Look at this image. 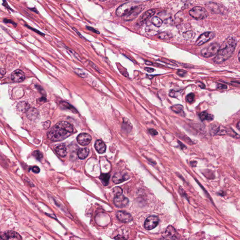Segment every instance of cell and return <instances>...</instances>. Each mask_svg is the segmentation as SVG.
Wrapping results in <instances>:
<instances>
[{
    "mask_svg": "<svg viewBox=\"0 0 240 240\" xmlns=\"http://www.w3.org/2000/svg\"><path fill=\"white\" fill-rule=\"evenodd\" d=\"M73 131V127L69 123L60 121L51 129L47 134V137L53 141H60L70 136Z\"/></svg>",
    "mask_w": 240,
    "mask_h": 240,
    "instance_id": "cell-1",
    "label": "cell"
},
{
    "mask_svg": "<svg viewBox=\"0 0 240 240\" xmlns=\"http://www.w3.org/2000/svg\"><path fill=\"white\" fill-rule=\"evenodd\" d=\"M237 40L233 37L227 38L220 47L217 55L213 59L214 63L220 64L229 58L235 50L237 45Z\"/></svg>",
    "mask_w": 240,
    "mask_h": 240,
    "instance_id": "cell-2",
    "label": "cell"
},
{
    "mask_svg": "<svg viewBox=\"0 0 240 240\" xmlns=\"http://www.w3.org/2000/svg\"><path fill=\"white\" fill-rule=\"evenodd\" d=\"M190 16L197 20L206 18L209 15L208 11L204 8L200 6L193 7L189 12Z\"/></svg>",
    "mask_w": 240,
    "mask_h": 240,
    "instance_id": "cell-3",
    "label": "cell"
},
{
    "mask_svg": "<svg viewBox=\"0 0 240 240\" xmlns=\"http://www.w3.org/2000/svg\"><path fill=\"white\" fill-rule=\"evenodd\" d=\"M220 47V44L218 43H212L201 50V55L204 57L209 58L212 57L217 54Z\"/></svg>",
    "mask_w": 240,
    "mask_h": 240,
    "instance_id": "cell-4",
    "label": "cell"
},
{
    "mask_svg": "<svg viewBox=\"0 0 240 240\" xmlns=\"http://www.w3.org/2000/svg\"><path fill=\"white\" fill-rule=\"evenodd\" d=\"M160 240H180V236L173 227L169 226L162 235Z\"/></svg>",
    "mask_w": 240,
    "mask_h": 240,
    "instance_id": "cell-5",
    "label": "cell"
},
{
    "mask_svg": "<svg viewBox=\"0 0 240 240\" xmlns=\"http://www.w3.org/2000/svg\"><path fill=\"white\" fill-rule=\"evenodd\" d=\"M135 5L131 2H128L124 4H121L117 9L116 11V14L118 16H125L129 13V12L133 9Z\"/></svg>",
    "mask_w": 240,
    "mask_h": 240,
    "instance_id": "cell-6",
    "label": "cell"
},
{
    "mask_svg": "<svg viewBox=\"0 0 240 240\" xmlns=\"http://www.w3.org/2000/svg\"><path fill=\"white\" fill-rule=\"evenodd\" d=\"M214 37L215 34L213 32H204L198 38L196 42L195 45L197 46H200L210 40H212Z\"/></svg>",
    "mask_w": 240,
    "mask_h": 240,
    "instance_id": "cell-7",
    "label": "cell"
},
{
    "mask_svg": "<svg viewBox=\"0 0 240 240\" xmlns=\"http://www.w3.org/2000/svg\"><path fill=\"white\" fill-rule=\"evenodd\" d=\"M0 240H22V238L18 233L8 231L0 234Z\"/></svg>",
    "mask_w": 240,
    "mask_h": 240,
    "instance_id": "cell-8",
    "label": "cell"
},
{
    "mask_svg": "<svg viewBox=\"0 0 240 240\" xmlns=\"http://www.w3.org/2000/svg\"><path fill=\"white\" fill-rule=\"evenodd\" d=\"M159 222L158 217L151 216L148 217L144 222V226L147 230H152L158 226Z\"/></svg>",
    "mask_w": 240,
    "mask_h": 240,
    "instance_id": "cell-9",
    "label": "cell"
},
{
    "mask_svg": "<svg viewBox=\"0 0 240 240\" xmlns=\"http://www.w3.org/2000/svg\"><path fill=\"white\" fill-rule=\"evenodd\" d=\"M144 9L143 5L135 7L128 15L125 16V20L127 21H130L135 19Z\"/></svg>",
    "mask_w": 240,
    "mask_h": 240,
    "instance_id": "cell-10",
    "label": "cell"
},
{
    "mask_svg": "<svg viewBox=\"0 0 240 240\" xmlns=\"http://www.w3.org/2000/svg\"><path fill=\"white\" fill-rule=\"evenodd\" d=\"M114 201L115 206L120 208L126 207L129 202L128 198L123 195L115 196Z\"/></svg>",
    "mask_w": 240,
    "mask_h": 240,
    "instance_id": "cell-11",
    "label": "cell"
},
{
    "mask_svg": "<svg viewBox=\"0 0 240 240\" xmlns=\"http://www.w3.org/2000/svg\"><path fill=\"white\" fill-rule=\"evenodd\" d=\"M155 13V10L153 9H149V10H147V11L145 12L140 17V18L137 21V25L138 26H142V24H143L144 23H146V21L148 20L149 18H150L152 17V16L154 15Z\"/></svg>",
    "mask_w": 240,
    "mask_h": 240,
    "instance_id": "cell-12",
    "label": "cell"
},
{
    "mask_svg": "<svg viewBox=\"0 0 240 240\" xmlns=\"http://www.w3.org/2000/svg\"><path fill=\"white\" fill-rule=\"evenodd\" d=\"M92 140V137L87 133H81L77 137V141L82 146H87Z\"/></svg>",
    "mask_w": 240,
    "mask_h": 240,
    "instance_id": "cell-13",
    "label": "cell"
},
{
    "mask_svg": "<svg viewBox=\"0 0 240 240\" xmlns=\"http://www.w3.org/2000/svg\"><path fill=\"white\" fill-rule=\"evenodd\" d=\"M12 80L15 82H23L25 78V74L24 72L20 69H17L13 71L11 75Z\"/></svg>",
    "mask_w": 240,
    "mask_h": 240,
    "instance_id": "cell-14",
    "label": "cell"
},
{
    "mask_svg": "<svg viewBox=\"0 0 240 240\" xmlns=\"http://www.w3.org/2000/svg\"><path fill=\"white\" fill-rule=\"evenodd\" d=\"M116 216L120 221L123 222H130L132 220L131 215L124 211H119L117 212Z\"/></svg>",
    "mask_w": 240,
    "mask_h": 240,
    "instance_id": "cell-15",
    "label": "cell"
},
{
    "mask_svg": "<svg viewBox=\"0 0 240 240\" xmlns=\"http://www.w3.org/2000/svg\"><path fill=\"white\" fill-rule=\"evenodd\" d=\"M129 178V177L128 175L122 172H118L114 175L112 180L113 182L115 183V184H118L128 180Z\"/></svg>",
    "mask_w": 240,
    "mask_h": 240,
    "instance_id": "cell-16",
    "label": "cell"
},
{
    "mask_svg": "<svg viewBox=\"0 0 240 240\" xmlns=\"http://www.w3.org/2000/svg\"><path fill=\"white\" fill-rule=\"evenodd\" d=\"M55 152L58 154L61 157H64L66 156L67 154V151L66 146L64 144H59L58 146H56L55 148Z\"/></svg>",
    "mask_w": 240,
    "mask_h": 240,
    "instance_id": "cell-17",
    "label": "cell"
},
{
    "mask_svg": "<svg viewBox=\"0 0 240 240\" xmlns=\"http://www.w3.org/2000/svg\"><path fill=\"white\" fill-rule=\"evenodd\" d=\"M95 148L97 152L100 153H103L106 152V146L102 141L98 140L95 144Z\"/></svg>",
    "mask_w": 240,
    "mask_h": 240,
    "instance_id": "cell-18",
    "label": "cell"
},
{
    "mask_svg": "<svg viewBox=\"0 0 240 240\" xmlns=\"http://www.w3.org/2000/svg\"><path fill=\"white\" fill-rule=\"evenodd\" d=\"M17 109L18 111L21 112H26L30 109V105L28 103L25 101H21L18 103L17 106Z\"/></svg>",
    "mask_w": 240,
    "mask_h": 240,
    "instance_id": "cell-19",
    "label": "cell"
},
{
    "mask_svg": "<svg viewBox=\"0 0 240 240\" xmlns=\"http://www.w3.org/2000/svg\"><path fill=\"white\" fill-rule=\"evenodd\" d=\"M206 6H207L208 9L211 10V12H212V13H219L220 11V8L219 6V5L217 3H211L210 4L206 5Z\"/></svg>",
    "mask_w": 240,
    "mask_h": 240,
    "instance_id": "cell-20",
    "label": "cell"
},
{
    "mask_svg": "<svg viewBox=\"0 0 240 240\" xmlns=\"http://www.w3.org/2000/svg\"><path fill=\"white\" fill-rule=\"evenodd\" d=\"M89 150L86 148H81L79 150L78 155L79 158L83 160L88 156Z\"/></svg>",
    "mask_w": 240,
    "mask_h": 240,
    "instance_id": "cell-21",
    "label": "cell"
},
{
    "mask_svg": "<svg viewBox=\"0 0 240 240\" xmlns=\"http://www.w3.org/2000/svg\"><path fill=\"white\" fill-rule=\"evenodd\" d=\"M60 106L61 107L70 110V111H72L73 113H75L77 112V110L74 107L72 106L71 105H70V104L68 102H66V101H61L60 103Z\"/></svg>",
    "mask_w": 240,
    "mask_h": 240,
    "instance_id": "cell-22",
    "label": "cell"
},
{
    "mask_svg": "<svg viewBox=\"0 0 240 240\" xmlns=\"http://www.w3.org/2000/svg\"><path fill=\"white\" fill-rule=\"evenodd\" d=\"M199 117L202 121L205 120H212L213 119V116L211 114H208L206 111L201 113L199 115Z\"/></svg>",
    "mask_w": 240,
    "mask_h": 240,
    "instance_id": "cell-23",
    "label": "cell"
},
{
    "mask_svg": "<svg viewBox=\"0 0 240 240\" xmlns=\"http://www.w3.org/2000/svg\"><path fill=\"white\" fill-rule=\"evenodd\" d=\"M110 175L109 174H102L100 177V180H101L102 184L105 186H107L109 184V180L110 178Z\"/></svg>",
    "mask_w": 240,
    "mask_h": 240,
    "instance_id": "cell-24",
    "label": "cell"
},
{
    "mask_svg": "<svg viewBox=\"0 0 240 240\" xmlns=\"http://www.w3.org/2000/svg\"><path fill=\"white\" fill-rule=\"evenodd\" d=\"M152 23L155 26L157 27H160L161 26L163 23V21L160 18H159L158 17H154L152 19Z\"/></svg>",
    "mask_w": 240,
    "mask_h": 240,
    "instance_id": "cell-25",
    "label": "cell"
},
{
    "mask_svg": "<svg viewBox=\"0 0 240 240\" xmlns=\"http://www.w3.org/2000/svg\"><path fill=\"white\" fill-rule=\"evenodd\" d=\"M74 71L82 78H86L88 77V75L87 72L83 69H74Z\"/></svg>",
    "mask_w": 240,
    "mask_h": 240,
    "instance_id": "cell-26",
    "label": "cell"
},
{
    "mask_svg": "<svg viewBox=\"0 0 240 240\" xmlns=\"http://www.w3.org/2000/svg\"><path fill=\"white\" fill-rule=\"evenodd\" d=\"M171 110L177 114H180L183 110V107L181 105H175L171 107Z\"/></svg>",
    "mask_w": 240,
    "mask_h": 240,
    "instance_id": "cell-27",
    "label": "cell"
},
{
    "mask_svg": "<svg viewBox=\"0 0 240 240\" xmlns=\"http://www.w3.org/2000/svg\"><path fill=\"white\" fill-rule=\"evenodd\" d=\"M172 37V35L169 32H163L160 33L158 36V38L161 40H167Z\"/></svg>",
    "mask_w": 240,
    "mask_h": 240,
    "instance_id": "cell-28",
    "label": "cell"
},
{
    "mask_svg": "<svg viewBox=\"0 0 240 240\" xmlns=\"http://www.w3.org/2000/svg\"><path fill=\"white\" fill-rule=\"evenodd\" d=\"M28 113H27V115H28V117L30 119H32L34 118H36L37 116V112L36 110L35 109H30L29 110H28Z\"/></svg>",
    "mask_w": 240,
    "mask_h": 240,
    "instance_id": "cell-29",
    "label": "cell"
},
{
    "mask_svg": "<svg viewBox=\"0 0 240 240\" xmlns=\"http://www.w3.org/2000/svg\"><path fill=\"white\" fill-rule=\"evenodd\" d=\"M113 193L115 195V196H118L122 195L123 189H121V188L119 187H115L113 189Z\"/></svg>",
    "mask_w": 240,
    "mask_h": 240,
    "instance_id": "cell-30",
    "label": "cell"
},
{
    "mask_svg": "<svg viewBox=\"0 0 240 240\" xmlns=\"http://www.w3.org/2000/svg\"><path fill=\"white\" fill-rule=\"evenodd\" d=\"M194 35L195 34L192 32L189 31L184 33L183 36L185 38H186L187 40H189V39H192L194 38Z\"/></svg>",
    "mask_w": 240,
    "mask_h": 240,
    "instance_id": "cell-31",
    "label": "cell"
},
{
    "mask_svg": "<svg viewBox=\"0 0 240 240\" xmlns=\"http://www.w3.org/2000/svg\"><path fill=\"white\" fill-rule=\"evenodd\" d=\"M33 154L34 156L38 160H40L43 158L42 153L39 151H35L33 152Z\"/></svg>",
    "mask_w": 240,
    "mask_h": 240,
    "instance_id": "cell-32",
    "label": "cell"
},
{
    "mask_svg": "<svg viewBox=\"0 0 240 240\" xmlns=\"http://www.w3.org/2000/svg\"><path fill=\"white\" fill-rule=\"evenodd\" d=\"M184 15L183 14V12L181 11L179 12L175 15V19L179 21H183V18H184Z\"/></svg>",
    "mask_w": 240,
    "mask_h": 240,
    "instance_id": "cell-33",
    "label": "cell"
},
{
    "mask_svg": "<svg viewBox=\"0 0 240 240\" xmlns=\"http://www.w3.org/2000/svg\"><path fill=\"white\" fill-rule=\"evenodd\" d=\"M194 98H195V95H194V93H189L187 96V101L189 102V103H191L194 101Z\"/></svg>",
    "mask_w": 240,
    "mask_h": 240,
    "instance_id": "cell-34",
    "label": "cell"
},
{
    "mask_svg": "<svg viewBox=\"0 0 240 240\" xmlns=\"http://www.w3.org/2000/svg\"><path fill=\"white\" fill-rule=\"evenodd\" d=\"M177 74L179 77H184L186 76L187 72L186 71L183 70H178L177 72Z\"/></svg>",
    "mask_w": 240,
    "mask_h": 240,
    "instance_id": "cell-35",
    "label": "cell"
},
{
    "mask_svg": "<svg viewBox=\"0 0 240 240\" xmlns=\"http://www.w3.org/2000/svg\"><path fill=\"white\" fill-rule=\"evenodd\" d=\"M180 92H176L173 90H171L169 92V95L172 97H176L180 94Z\"/></svg>",
    "mask_w": 240,
    "mask_h": 240,
    "instance_id": "cell-36",
    "label": "cell"
},
{
    "mask_svg": "<svg viewBox=\"0 0 240 240\" xmlns=\"http://www.w3.org/2000/svg\"><path fill=\"white\" fill-rule=\"evenodd\" d=\"M89 65L90 66L92 67L93 68V69H94L95 70H96L97 72H100V73H101L100 71V69H98V68L97 67V66H96L94 63H93L92 62L89 61Z\"/></svg>",
    "mask_w": 240,
    "mask_h": 240,
    "instance_id": "cell-37",
    "label": "cell"
},
{
    "mask_svg": "<svg viewBox=\"0 0 240 240\" xmlns=\"http://www.w3.org/2000/svg\"><path fill=\"white\" fill-rule=\"evenodd\" d=\"M25 26H26V27H28V28H29V29H31V30H32V31H33L34 32H35L38 33V34L41 35L42 36H45V34H44L43 33L40 32V31L37 30V29H34V28H32V27H30L29 26H27V25H25Z\"/></svg>",
    "mask_w": 240,
    "mask_h": 240,
    "instance_id": "cell-38",
    "label": "cell"
},
{
    "mask_svg": "<svg viewBox=\"0 0 240 240\" xmlns=\"http://www.w3.org/2000/svg\"><path fill=\"white\" fill-rule=\"evenodd\" d=\"M217 88L219 90H226L227 89V86L222 84H218L217 85Z\"/></svg>",
    "mask_w": 240,
    "mask_h": 240,
    "instance_id": "cell-39",
    "label": "cell"
},
{
    "mask_svg": "<svg viewBox=\"0 0 240 240\" xmlns=\"http://www.w3.org/2000/svg\"><path fill=\"white\" fill-rule=\"evenodd\" d=\"M3 21L5 22V23L11 24H13V26H17V24L15 22H14L13 20H12L11 19H4L3 20Z\"/></svg>",
    "mask_w": 240,
    "mask_h": 240,
    "instance_id": "cell-40",
    "label": "cell"
},
{
    "mask_svg": "<svg viewBox=\"0 0 240 240\" xmlns=\"http://www.w3.org/2000/svg\"><path fill=\"white\" fill-rule=\"evenodd\" d=\"M86 28L88 30H89V31H91V32H92L94 33H96L98 34H100V32H98V31H97L96 29H95L94 28H92V27H90V26H86Z\"/></svg>",
    "mask_w": 240,
    "mask_h": 240,
    "instance_id": "cell-41",
    "label": "cell"
},
{
    "mask_svg": "<svg viewBox=\"0 0 240 240\" xmlns=\"http://www.w3.org/2000/svg\"><path fill=\"white\" fill-rule=\"evenodd\" d=\"M32 170L33 172L38 174L40 172V169L38 167L34 166L32 168Z\"/></svg>",
    "mask_w": 240,
    "mask_h": 240,
    "instance_id": "cell-42",
    "label": "cell"
},
{
    "mask_svg": "<svg viewBox=\"0 0 240 240\" xmlns=\"http://www.w3.org/2000/svg\"><path fill=\"white\" fill-rule=\"evenodd\" d=\"M149 132L151 135L153 136H156L158 134L157 130L156 129H149Z\"/></svg>",
    "mask_w": 240,
    "mask_h": 240,
    "instance_id": "cell-43",
    "label": "cell"
},
{
    "mask_svg": "<svg viewBox=\"0 0 240 240\" xmlns=\"http://www.w3.org/2000/svg\"><path fill=\"white\" fill-rule=\"evenodd\" d=\"M50 124H51V123L50 121H45V123H43L44 128H45V129H49L50 127Z\"/></svg>",
    "mask_w": 240,
    "mask_h": 240,
    "instance_id": "cell-44",
    "label": "cell"
},
{
    "mask_svg": "<svg viewBox=\"0 0 240 240\" xmlns=\"http://www.w3.org/2000/svg\"><path fill=\"white\" fill-rule=\"evenodd\" d=\"M6 73V70L4 69H0V79L2 78Z\"/></svg>",
    "mask_w": 240,
    "mask_h": 240,
    "instance_id": "cell-45",
    "label": "cell"
},
{
    "mask_svg": "<svg viewBox=\"0 0 240 240\" xmlns=\"http://www.w3.org/2000/svg\"><path fill=\"white\" fill-rule=\"evenodd\" d=\"M36 88L38 89V90H39L40 92H41L42 94H43V93H44V94H45V91H44L43 89V88H42L40 86H36Z\"/></svg>",
    "mask_w": 240,
    "mask_h": 240,
    "instance_id": "cell-46",
    "label": "cell"
},
{
    "mask_svg": "<svg viewBox=\"0 0 240 240\" xmlns=\"http://www.w3.org/2000/svg\"><path fill=\"white\" fill-rule=\"evenodd\" d=\"M144 69L146 71L148 72H149V73H152V72L154 71V69H152V68H149V67H146V68H144Z\"/></svg>",
    "mask_w": 240,
    "mask_h": 240,
    "instance_id": "cell-47",
    "label": "cell"
},
{
    "mask_svg": "<svg viewBox=\"0 0 240 240\" xmlns=\"http://www.w3.org/2000/svg\"><path fill=\"white\" fill-rule=\"evenodd\" d=\"M3 6H4L6 7V8H7V9H10V10H12V9H11L10 8V7H9V6L8 5V3H7L6 1H3Z\"/></svg>",
    "mask_w": 240,
    "mask_h": 240,
    "instance_id": "cell-48",
    "label": "cell"
},
{
    "mask_svg": "<svg viewBox=\"0 0 240 240\" xmlns=\"http://www.w3.org/2000/svg\"><path fill=\"white\" fill-rule=\"evenodd\" d=\"M29 9L30 10H32V11L36 12V13H38V11H37V9H36V8H30Z\"/></svg>",
    "mask_w": 240,
    "mask_h": 240,
    "instance_id": "cell-49",
    "label": "cell"
},
{
    "mask_svg": "<svg viewBox=\"0 0 240 240\" xmlns=\"http://www.w3.org/2000/svg\"><path fill=\"white\" fill-rule=\"evenodd\" d=\"M178 143H179V144H180V146H181V148H182V149H183V148H184V147H186V146H185L184 145H183V144L181 142L178 141Z\"/></svg>",
    "mask_w": 240,
    "mask_h": 240,
    "instance_id": "cell-50",
    "label": "cell"
},
{
    "mask_svg": "<svg viewBox=\"0 0 240 240\" xmlns=\"http://www.w3.org/2000/svg\"><path fill=\"white\" fill-rule=\"evenodd\" d=\"M238 60H239H239H239V58H240V52H239V53H238Z\"/></svg>",
    "mask_w": 240,
    "mask_h": 240,
    "instance_id": "cell-51",
    "label": "cell"
}]
</instances>
